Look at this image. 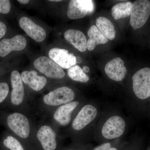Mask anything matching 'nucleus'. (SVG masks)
Instances as JSON below:
<instances>
[{
  "mask_svg": "<svg viewBox=\"0 0 150 150\" xmlns=\"http://www.w3.org/2000/svg\"><path fill=\"white\" fill-rule=\"evenodd\" d=\"M7 123L10 129L18 137L22 139L29 137V122L25 115L19 112L11 113L8 116Z\"/></svg>",
  "mask_w": 150,
  "mask_h": 150,
  "instance_id": "nucleus-7",
  "label": "nucleus"
},
{
  "mask_svg": "<svg viewBox=\"0 0 150 150\" xmlns=\"http://www.w3.org/2000/svg\"><path fill=\"white\" fill-rule=\"evenodd\" d=\"M131 150L130 149H129L128 147V145H127V144L126 145H124V146H123V147L121 148V150Z\"/></svg>",
  "mask_w": 150,
  "mask_h": 150,
  "instance_id": "nucleus-30",
  "label": "nucleus"
},
{
  "mask_svg": "<svg viewBox=\"0 0 150 150\" xmlns=\"http://www.w3.org/2000/svg\"><path fill=\"white\" fill-rule=\"evenodd\" d=\"M128 118L116 110H102L95 129L93 139L100 144L116 141L128 131Z\"/></svg>",
  "mask_w": 150,
  "mask_h": 150,
  "instance_id": "nucleus-1",
  "label": "nucleus"
},
{
  "mask_svg": "<svg viewBox=\"0 0 150 150\" xmlns=\"http://www.w3.org/2000/svg\"><path fill=\"white\" fill-rule=\"evenodd\" d=\"M48 55L50 59L62 69H70L76 64V56L66 49L53 48L49 51Z\"/></svg>",
  "mask_w": 150,
  "mask_h": 150,
  "instance_id": "nucleus-10",
  "label": "nucleus"
},
{
  "mask_svg": "<svg viewBox=\"0 0 150 150\" xmlns=\"http://www.w3.org/2000/svg\"><path fill=\"white\" fill-rule=\"evenodd\" d=\"M27 45L24 37L18 35L11 38H5L0 41V56L4 57L13 51L23 50Z\"/></svg>",
  "mask_w": 150,
  "mask_h": 150,
  "instance_id": "nucleus-12",
  "label": "nucleus"
},
{
  "mask_svg": "<svg viewBox=\"0 0 150 150\" xmlns=\"http://www.w3.org/2000/svg\"><path fill=\"white\" fill-rule=\"evenodd\" d=\"M82 70H83V72L85 73H88L90 71V68L88 66H84Z\"/></svg>",
  "mask_w": 150,
  "mask_h": 150,
  "instance_id": "nucleus-27",
  "label": "nucleus"
},
{
  "mask_svg": "<svg viewBox=\"0 0 150 150\" xmlns=\"http://www.w3.org/2000/svg\"><path fill=\"white\" fill-rule=\"evenodd\" d=\"M4 144L10 150H24L21 143L12 136H8L4 140Z\"/></svg>",
  "mask_w": 150,
  "mask_h": 150,
  "instance_id": "nucleus-22",
  "label": "nucleus"
},
{
  "mask_svg": "<svg viewBox=\"0 0 150 150\" xmlns=\"http://www.w3.org/2000/svg\"><path fill=\"white\" fill-rule=\"evenodd\" d=\"M11 83L12 87L11 101L15 105H19L24 98V89L21 75L18 71H13L12 72Z\"/></svg>",
  "mask_w": 150,
  "mask_h": 150,
  "instance_id": "nucleus-15",
  "label": "nucleus"
},
{
  "mask_svg": "<svg viewBox=\"0 0 150 150\" xmlns=\"http://www.w3.org/2000/svg\"><path fill=\"white\" fill-rule=\"evenodd\" d=\"M89 39L87 42V48L89 51H93L97 45L107 43L108 40L100 32L96 25H93L88 31Z\"/></svg>",
  "mask_w": 150,
  "mask_h": 150,
  "instance_id": "nucleus-18",
  "label": "nucleus"
},
{
  "mask_svg": "<svg viewBox=\"0 0 150 150\" xmlns=\"http://www.w3.org/2000/svg\"><path fill=\"white\" fill-rule=\"evenodd\" d=\"M150 15V1L137 0L132 4L130 13V23L134 30L144 25Z\"/></svg>",
  "mask_w": 150,
  "mask_h": 150,
  "instance_id": "nucleus-4",
  "label": "nucleus"
},
{
  "mask_svg": "<svg viewBox=\"0 0 150 150\" xmlns=\"http://www.w3.org/2000/svg\"><path fill=\"white\" fill-rule=\"evenodd\" d=\"M68 74L70 79L76 81L86 83L89 81V77L78 65H75L68 69Z\"/></svg>",
  "mask_w": 150,
  "mask_h": 150,
  "instance_id": "nucleus-21",
  "label": "nucleus"
},
{
  "mask_svg": "<svg viewBox=\"0 0 150 150\" xmlns=\"http://www.w3.org/2000/svg\"><path fill=\"white\" fill-rule=\"evenodd\" d=\"M64 37L67 41L81 52H85L87 49L86 38L83 33L80 30L74 29H68L65 32Z\"/></svg>",
  "mask_w": 150,
  "mask_h": 150,
  "instance_id": "nucleus-17",
  "label": "nucleus"
},
{
  "mask_svg": "<svg viewBox=\"0 0 150 150\" xmlns=\"http://www.w3.org/2000/svg\"><path fill=\"white\" fill-rule=\"evenodd\" d=\"M23 82L35 91H40L45 86L47 80L45 77L38 76L37 72L33 70L25 71L22 72Z\"/></svg>",
  "mask_w": 150,
  "mask_h": 150,
  "instance_id": "nucleus-16",
  "label": "nucleus"
},
{
  "mask_svg": "<svg viewBox=\"0 0 150 150\" xmlns=\"http://www.w3.org/2000/svg\"><path fill=\"white\" fill-rule=\"evenodd\" d=\"M7 28L6 25L0 21V39L4 37L6 32Z\"/></svg>",
  "mask_w": 150,
  "mask_h": 150,
  "instance_id": "nucleus-26",
  "label": "nucleus"
},
{
  "mask_svg": "<svg viewBox=\"0 0 150 150\" xmlns=\"http://www.w3.org/2000/svg\"><path fill=\"white\" fill-rule=\"evenodd\" d=\"M132 88L138 99L145 100L150 97V68H144L137 71L132 77Z\"/></svg>",
  "mask_w": 150,
  "mask_h": 150,
  "instance_id": "nucleus-3",
  "label": "nucleus"
},
{
  "mask_svg": "<svg viewBox=\"0 0 150 150\" xmlns=\"http://www.w3.org/2000/svg\"><path fill=\"white\" fill-rule=\"evenodd\" d=\"M115 141L100 144L99 146L93 148L92 150H120L123 146H118L116 144Z\"/></svg>",
  "mask_w": 150,
  "mask_h": 150,
  "instance_id": "nucleus-23",
  "label": "nucleus"
},
{
  "mask_svg": "<svg viewBox=\"0 0 150 150\" xmlns=\"http://www.w3.org/2000/svg\"><path fill=\"white\" fill-rule=\"evenodd\" d=\"M132 3L125 2L118 3L112 7L111 13L115 20L120 19L130 16Z\"/></svg>",
  "mask_w": 150,
  "mask_h": 150,
  "instance_id": "nucleus-20",
  "label": "nucleus"
},
{
  "mask_svg": "<svg viewBox=\"0 0 150 150\" xmlns=\"http://www.w3.org/2000/svg\"><path fill=\"white\" fill-rule=\"evenodd\" d=\"M82 60L81 58L79 56H76V63H78V64H79V63H81Z\"/></svg>",
  "mask_w": 150,
  "mask_h": 150,
  "instance_id": "nucleus-29",
  "label": "nucleus"
},
{
  "mask_svg": "<svg viewBox=\"0 0 150 150\" xmlns=\"http://www.w3.org/2000/svg\"><path fill=\"white\" fill-rule=\"evenodd\" d=\"M80 104L79 101L74 100L61 105L54 113V119L61 126H67L71 122L72 114Z\"/></svg>",
  "mask_w": 150,
  "mask_h": 150,
  "instance_id": "nucleus-13",
  "label": "nucleus"
},
{
  "mask_svg": "<svg viewBox=\"0 0 150 150\" xmlns=\"http://www.w3.org/2000/svg\"><path fill=\"white\" fill-rule=\"evenodd\" d=\"M104 71L108 77L115 82L122 81L127 74L124 62L119 57L112 59L108 62L105 67Z\"/></svg>",
  "mask_w": 150,
  "mask_h": 150,
  "instance_id": "nucleus-9",
  "label": "nucleus"
},
{
  "mask_svg": "<svg viewBox=\"0 0 150 150\" xmlns=\"http://www.w3.org/2000/svg\"><path fill=\"white\" fill-rule=\"evenodd\" d=\"M94 10V5L91 0H72L69 4L67 16L71 19H78L92 13Z\"/></svg>",
  "mask_w": 150,
  "mask_h": 150,
  "instance_id": "nucleus-8",
  "label": "nucleus"
},
{
  "mask_svg": "<svg viewBox=\"0 0 150 150\" xmlns=\"http://www.w3.org/2000/svg\"><path fill=\"white\" fill-rule=\"evenodd\" d=\"M101 111L100 105L96 102L84 105L73 120L71 124L73 130L79 132L88 129L93 135Z\"/></svg>",
  "mask_w": 150,
  "mask_h": 150,
  "instance_id": "nucleus-2",
  "label": "nucleus"
},
{
  "mask_svg": "<svg viewBox=\"0 0 150 150\" xmlns=\"http://www.w3.org/2000/svg\"><path fill=\"white\" fill-rule=\"evenodd\" d=\"M96 26L108 40H113L116 35L114 25L110 20L104 17H99L96 20Z\"/></svg>",
  "mask_w": 150,
  "mask_h": 150,
  "instance_id": "nucleus-19",
  "label": "nucleus"
},
{
  "mask_svg": "<svg viewBox=\"0 0 150 150\" xmlns=\"http://www.w3.org/2000/svg\"><path fill=\"white\" fill-rule=\"evenodd\" d=\"M49 1L50 2H60L61 1H60V0H55V1H54V0H50V1Z\"/></svg>",
  "mask_w": 150,
  "mask_h": 150,
  "instance_id": "nucleus-31",
  "label": "nucleus"
},
{
  "mask_svg": "<svg viewBox=\"0 0 150 150\" xmlns=\"http://www.w3.org/2000/svg\"><path fill=\"white\" fill-rule=\"evenodd\" d=\"M33 65L38 70L48 78L62 79L65 77L63 69L46 56L38 57L34 61Z\"/></svg>",
  "mask_w": 150,
  "mask_h": 150,
  "instance_id": "nucleus-6",
  "label": "nucleus"
},
{
  "mask_svg": "<svg viewBox=\"0 0 150 150\" xmlns=\"http://www.w3.org/2000/svg\"><path fill=\"white\" fill-rule=\"evenodd\" d=\"M9 92L8 85L6 83H0V103L2 102L7 96Z\"/></svg>",
  "mask_w": 150,
  "mask_h": 150,
  "instance_id": "nucleus-24",
  "label": "nucleus"
},
{
  "mask_svg": "<svg viewBox=\"0 0 150 150\" xmlns=\"http://www.w3.org/2000/svg\"><path fill=\"white\" fill-rule=\"evenodd\" d=\"M76 94L74 90L69 87L62 86L52 91L44 96V103L50 106L63 105L74 101Z\"/></svg>",
  "mask_w": 150,
  "mask_h": 150,
  "instance_id": "nucleus-5",
  "label": "nucleus"
},
{
  "mask_svg": "<svg viewBox=\"0 0 150 150\" xmlns=\"http://www.w3.org/2000/svg\"><path fill=\"white\" fill-rule=\"evenodd\" d=\"M10 1L8 0H0V13L7 14L11 10Z\"/></svg>",
  "mask_w": 150,
  "mask_h": 150,
  "instance_id": "nucleus-25",
  "label": "nucleus"
},
{
  "mask_svg": "<svg viewBox=\"0 0 150 150\" xmlns=\"http://www.w3.org/2000/svg\"><path fill=\"white\" fill-rule=\"evenodd\" d=\"M74 150L73 149H68V150Z\"/></svg>",
  "mask_w": 150,
  "mask_h": 150,
  "instance_id": "nucleus-32",
  "label": "nucleus"
},
{
  "mask_svg": "<svg viewBox=\"0 0 150 150\" xmlns=\"http://www.w3.org/2000/svg\"><path fill=\"white\" fill-rule=\"evenodd\" d=\"M19 23L20 26L27 35L35 41L42 42L46 38V33L45 29L35 24L29 18L23 17L20 19Z\"/></svg>",
  "mask_w": 150,
  "mask_h": 150,
  "instance_id": "nucleus-11",
  "label": "nucleus"
},
{
  "mask_svg": "<svg viewBox=\"0 0 150 150\" xmlns=\"http://www.w3.org/2000/svg\"><path fill=\"white\" fill-rule=\"evenodd\" d=\"M18 1L22 4H26L29 2V0H18Z\"/></svg>",
  "mask_w": 150,
  "mask_h": 150,
  "instance_id": "nucleus-28",
  "label": "nucleus"
},
{
  "mask_svg": "<svg viewBox=\"0 0 150 150\" xmlns=\"http://www.w3.org/2000/svg\"><path fill=\"white\" fill-rule=\"evenodd\" d=\"M44 150H55L57 146L56 135L53 129L47 125L41 126L36 134Z\"/></svg>",
  "mask_w": 150,
  "mask_h": 150,
  "instance_id": "nucleus-14",
  "label": "nucleus"
}]
</instances>
